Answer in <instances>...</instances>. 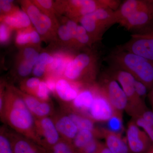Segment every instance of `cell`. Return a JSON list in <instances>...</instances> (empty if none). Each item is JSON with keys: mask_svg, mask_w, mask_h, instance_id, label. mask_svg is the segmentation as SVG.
Listing matches in <instances>:
<instances>
[{"mask_svg": "<svg viewBox=\"0 0 153 153\" xmlns=\"http://www.w3.org/2000/svg\"><path fill=\"white\" fill-rule=\"evenodd\" d=\"M107 129L110 131L116 133L121 134L123 129L122 116L115 114L106 122Z\"/></svg>", "mask_w": 153, "mask_h": 153, "instance_id": "cell-33", "label": "cell"}, {"mask_svg": "<svg viewBox=\"0 0 153 153\" xmlns=\"http://www.w3.org/2000/svg\"><path fill=\"white\" fill-rule=\"evenodd\" d=\"M122 49L148 60H153V27L131 35Z\"/></svg>", "mask_w": 153, "mask_h": 153, "instance_id": "cell-9", "label": "cell"}, {"mask_svg": "<svg viewBox=\"0 0 153 153\" xmlns=\"http://www.w3.org/2000/svg\"><path fill=\"white\" fill-rule=\"evenodd\" d=\"M9 135L14 153H47V150L43 147L20 134Z\"/></svg>", "mask_w": 153, "mask_h": 153, "instance_id": "cell-16", "label": "cell"}, {"mask_svg": "<svg viewBox=\"0 0 153 153\" xmlns=\"http://www.w3.org/2000/svg\"><path fill=\"white\" fill-rule=\"evenodd\" d=\"M35 65L27 59L19 56L17 59V72L19 77L28 76L33 72Z\"/></svg>", "mask_w": 153, "mask_h": 153, "instance_id": "cell-30", "label": "cell"}, {"mask_svg": "<svg viewBox=\"0 0 153 153\" xmlns=\"http://www.w3.org/2000/svg\"><path fill=\"white\" fill-rule=\"evenodd\" d=\"M41 36L33 27L17 31L16 43L17 46L25 47L39 46L41 43Z\"/></svg>", "mask_w": 153, "mask_h": 153, "instance_id": "cell-23", "label": "cell"}, {"mask_svg": "<svg viewBox=\"0 0 153 153\" xmlns=\"http://www.w3.org/2000/svg\"><path fill=\"white\" fill-rule=\"evenodd\" d=\"M98 153H113L109 149H108L105 144H103L102 147L101 149L100 150Z\"/></svg>", "mask_w": 153, "mask_h": 153, "instance_id": "cell-44", "label": "cell"}, {"mask_svg": "<svg viewBox=\"0 0 153 153\" xmlns=\"http://www.w3.org/2000/svg\"><path fill=\"white\" fill-rule=\"evenodd\" d=\"M12 30L7 25L1 23L0 25V42L1 44H5L10 40Z\"/></svg>", "mask_w": 153, "mask_h": 153, "instance_id": "cell-39", "label": "cell"}, {"mask_svg": "<svg viewBox=\"0 0 153 153\" xmlns=\"http://www.w3.org/2000/svg\"><path fill=\"white\" fill-rule=\"evenodd\" d=\"M74 122L78 130H88L97 133L101 135L100 129L96 127L95 122L88 117L71 110L67 114Z\"/></svg>", "mask_w": 153, "mask_h": 153, "instance_id": "cell-24", "label": "cell"}, {"mask_svg": "<svg viewBox=\"0 0 153 153\" xmlns=\"http://www.w3.org/2000/svg\"><path fill=\"white\" fill-rule=\"evenodd\" d=\"M147 96L152 107V111L153 112V87L148 92Z\"/></svg>", "mask_w": 153, "mask_h": 153, "instance_id": "cell-43", "label": "cell"}, {"mask_svg": "<svg viewBox=\"0 0 153 153\" xmlns=\"http://www.w3.org/2000/svg\"><path fill=\"white\" fill-rule=\"evenodd\" d=\"M41 81L40 78L36 77L25 79L21 82L20 90L25 93L36 97Z\"/></svg>", "mask_w": 153, "mask_h": 153, "instance_id": "cell-28", "label": "cell"}, {"mask_svg": "<svg viewBox=\"0 0 153 153\" xmlns=\"http://www.w3.org/2000/svg\"><path fill=\"white\" fill-rule=\"evenodd\" d=\"M107 71L119 83L125 94L128 100L126 111L132 118L139 116L147 107L136 92L134 77L126 71L112 67Z\"/></svg>", "mask_w": 153, "mask_h": 153, "instance_id": "cell-6", "label": "cell"}, {"mask_svg": "<svg viewBox=\"0 0 153 153\" xmlns=\"http://www.w3.org/2000/svg\"><path fill=\"white\" fill-rule=\"evenodd\" d=\"M54 60L53 55L47 52H42L39 55L36 65L33 68V74L38 78L44 77L47 74V68Z\"/></svg>", "mask_w": 153, "mask_h": 153, "instance_id": "cell-26", "label": "cell"}, {"mask_svg": "<svg viewBox=\"0 0 153 153\" xmlns=\"http://www.w3.org/2000/svg\"><path fill=\"white\" fill-rule=\"evenodd\" d=\"M126 141L132 153H146L152 143L144 131L131 120L128 124Z\"/></svg>", "mask_w": 153, "mask_h": 153, "instance_id": "cell-11", "label": "cell"}, {"mask_svg": "<svg viewBox=\"0 0 153 153\" xmlns=\"http://www.w3.org/2000/svg\"><path fill=\"white\" fill-rule=\"evenodd\" d=\"M57 79L52 76H47L44 77V81L46 82L50 92L55 93L56 83Z\"/></svg>", "mask_w": 153, "mask_h": 153, "instance_id": "cell-41", "label": "cell"}, {"mask_svg": "<svg viewBox=\"0 0 153 153\" xmlns=\"http://www.w3.org/2000/svg\"><path fill=\"white\" fill-rule=\"evenodd\" d=\"M48 152L49 153H77L72 143L62 138Z\"/></svg>", "mask_w": 153, "mask_h": 153, "instance_id": "cell-31", "label": "cell"}, {"mask_svg": "<svg viewBox=\"0 0 153 153\" xmlns=\"http://www.w3.org/2000/svg\"><path fill=\"white\" fill-rule=\"evenodd\" d=\"M0 112L1 117L15 131L41 146L36 131V118L13 86H8L5 91Z\"/></svg>", "mask_w": 153, "mask_h": 153, "instance_id": "cell-1", "label": "cell"}, {"mask_svg": "<svg viewBox=\"0 0 153 153\" xmlns=\"http://www.w3.org/2000/svg\"><path fill=\"white\" fill-rule=\"evenodd\" d=\"M110 67L128 72L147 88L153 87V60H148L122 49L120 47L108 57Z\"/></svg>", "mask_w": 153, "mask_h": 153, "instance_id": "cell-2", "label": "cell"}, {"mask_svg": "<svg viewBox=\"0 0 153 153\" xmlns=\"http://www.w3.org/2000/svg\"><path fill=\"white\" fill-rule=\"evenodd\" d=\"M52 119L61 138L72 142L79 130L71 118L66 114L55 116Z\"/></svg>", "mask_w": 153, "mask_h": 153, "instance_id": "cell-17", "label": "cell"}, {"mask_svg": "<svg viewBox=\"0 0 153 153\" xmlns=\"http://www.w3.org/2000/svg\"><path fill=\"white\" fill-rule=\"evenodd\" d=\"M103 144L98 139H95L77 153H98Z\"/></svg>", "mask_w": 153, "mask_h": 153, "instance_id": "cell-36", "label": "cell"}, {"mask_svg": "<svg viewBox=\"0 0 153 153\" xmlns=\"http://www.w3.org/2000/svg\"><path fill=\"white\" fill-rule=\"evenodd\" d=\"M138 116L141 117L153 127V112L152 110L146 108Z\"/></svg>", "mask_w": 153, "mask_h": 153, "instance_id": "cell-42", "label": "cell"}, {"mask_svg": "<svg viewBox=\"0 0 153 153\" xmlns=\"http://www.w3.org/2000/svg\"><path fill=\"white\" fill-rule=\"evenodd\" d=\"M96 85L95 82L82 88L76 98L71 102V110L88 117L95 97Z\"/></svg>", "mask_w": 153, "mask_h": 153, "instance_id": "cell-15", "label": "cell"}, {"mask_svg": "<svg viewBox=\"0 0 153 153\" xmlns=\"http://www.w3.org/2000/svg\"><path fill=\"white\" fill-rule=\"evenodd\" d=\"M1 23L7 25L11 30L17 31L33 27L27 14L19 8L9 15L1 16Z\"/></svg>", "mask_w": 153, "mask_h": 153, "instance_id": "cell-19", "label": "cell"}, {"mask_svg": "<svg viewBox=\"0 0 153 153\" xmlns=\"http://www.w3.org/2000/svg\"><path fill=\"white\" fill-rule=\"evenodd\" d=\"M150 0H126L121 3L115 11L117 24L140 10L149 4Z\"/></svg>", "mask_w": 153, "mask_h": 153, "instance_id": "cell-22", "label": "cell"}, {"mask_svg": "<svg viewBox=\"0 0 153 153\" xmlns=\"http://www.w3.org/2000/svg\"><path fill=\"white\" fill-rule=\"evenodd\" d=\"M21 5L22 10L28 15L33 27L42 39L50 40L57 36L58 27L57 20L41 12L32 1H21Z\"/></svg>", "mask_w": 153, "mask_h": 153, "instance_id": "cell-7", "label": "cell"}, {"mask_svg": "<svg viewBox=\"0 0 153 153\" xmlns=\"http://www.w3.org/2000/svg\"><path fill=\"white\" fill-rule=\"evenodd\" d=\"M80 25L89 34L94 43L100 41L105 33L111 26L117 24L115 11L109 8H101L82 17Z\"/></svg>", "mask_w": 153, "mask_h": 153, "instance_id": "cell-5", "label": "cell"}, {"mask_svg": "<svg viewBox=\"0 0 153 153\" xmlns=\"http://www.w3.org/2000/svg\"><path fill=\"white\" fill-rule=\"evenodd\" d=\"M0 153H14L10 136L2 129L0 135Z\"/></svg>", "mask_w": 153, "mask_h": 153, "instance_id": "cell-34", "label": "cell"}, {"mask_svg": "<svg viewBox=\"0 0 153 153\" xmlns=\"http://www.w3.org/2000/svg\"><path fill=\"white\" fill-rule=\"evenodd\" d=\"M121 2L119 0H70L55 2L57 13L65 14L68 19L79 22L84 16L101 8L115 11Z\"/></svg>", "mask_w": 153, "mask_h": 153, "instance_id": "cell-4", "label": "cell"}, {"mask_svg": "<svg viewBox=\"0 0 153 153\" xmlns=\"http://www.w3.org/2000/svg\"><path fill=\"white\" fill-rule=\"evenodd\" d=\"M13 1L12 0H1L0 10L1 16H6L12 13L18 8L14 5Z\"/></svg>", "mask_w": 153, "mask_h": 153, "instance_id": "cell-37", "label": "cell"}, {"mask_svg": "<svg viewBox=\"0 0 153 153\" xmlns=\"http://www.w3.org/2000/svg\"><path fill=\"white\" fill-rule=\"evenodd\" d=\"M57 34L63 43L74 48V42L71 32L65 24L58 26Z\"/></svg>", "mask_w": 153, "mask_h": 153, "instance_id": "cell-32", "label": "cell"}, {"mask_svg": "<svg viewBox=\"0 0 153 153\" xmlns=\"http://www.w3.org/2000/svg\"><path fill=\"white\" fill-rule=\"evenodd\" d=\"M146 153H153V145L149 149V150Z\"/></svg>", "mask_w": 153, "mask_h": 153, "instance_id": "cell-45", "label": "cell"}, {"mask_svg": "<svg viewBox=\"0 0 153 153\" xmlns=\"http://www.w3.org/2000/svg\"><path fill=\"white\" fill-rule=\"evenodd\" d=\"M132 120L136 124L147 134L150 139L152 145H153V127L147 122L146 121L141 117L137 116L132 118Z\"/></svg>", "mask_w": 153, "mask_h": 153, "instance_id": "cell-35", "label": "cell"}, {"mask_svg": "<svg viewBox=\"0 0 153 153\" xmlns=\"http://www.w3.org/2000/svg\"><path fill=\"white\" fill-rule=\"evenodd\" d=\"M94 43L89 34L85 28L81 25H78L76 33L75 49H80L91 47Z\"/></svg>", "mask_w": 153, "mask_h": 153, "instance_id": "cell-27", "label": "cell"}, {"mask_svg": "<svg viewBox=\"0 0 153 153\" xmlns=\"http://www.w3.org/2000/svg\"><path fill=\"white\" fill-rule=\"evenodd\" d=\"M97 83L116 114L123 115V112L127 107L128 100L123 89L117 81L106 71L102 74Z\"/></svg>", "mask_w": 153, "mask_h": 153, "instance_id": "cell-8", "label": "cell"}, {"mask_svg": "<svg viewBox=\"0 0 153 153\" xmlns=\"http://www.w3.org/2000/svg\"><path fill=\"white\" fill-rule=\"evenodd\" d=\"M128 31H142L153 25V0L149 4L119 23Z\"/></svg>", "mask_w": 153, "mask_h": 153, "instance_id": "cell-13", "label": "cell"}, {"mask_svg": "<svg viewBox=\"0 0 153 153\" xmlns=\"http://www.w3.org/2000/svg\"><path fill=\"white\" fill-rule=\"evenodd\" d=\"M99 68L97 53L88 50L74 55L66 67L63 78L82 85L93 84Z\"/></svg>", "mask_w": 153, "mask_h": 153, "instance_id": "cell-3", "label": "cell"}, {"mask_svg": "<svg viewBox=\"0 0 153 153\" xmlns=\"http://www.w3.org/2000/svg\"><path fill=\"white\" fill-rule=\"evenodd\" d=\"M35 126L41 146L49 150L60 140V134L53 121L49 117L36 118Z\"/></svg>", "mask_w": 153, "mask_h": 153, "instance_id": "cell-10", "label": "cell"}, {"mask_svg": "<svg viewBox=\"0 0 153 153\" xmlns=\"http://www.w3.org/2000/svg\"><path fill=\"white\" fill-rule=\"evenodd\" d=\"M14 89L23 99L27 107L35 118L49 117L53 113V108L49 102L41 100L40 99L23 92L20 89L13 86Z\"/></svg>", "mask_w": 153, "mask_h": 153, "instance_id": "cell-14", "label": "cell"}, {"mask_svg": "<svg viewBox=\"0 0 153 153\" xmlns=\"http://www.w3.org/2000/svg\"><path fill=\"white\" fill-rule=\"evenodd\" d=\"M135 88L136 92L140 97L145 101V98L148 95L149 90L147 88L143 82L135 79L134 83Z\"/></svg>", "mask_w": 153, "mask_h": 153, "instance_id": "cell-40", "label": "cell"}, {"mask_svg": "<svg viewBox=\"0 0 153 153\" xmlns=\"http://www.w3.org/2000/svg\"><path fill=\"white\" fill-rule=\"evenodd\" d=\"M50 91L44 80H41L38 87L36 97L44 101L49 102Z\"/></svg>", "mask_w": 153, "mask_h": 153, "instance_id": "cell-38", "label": "cell"}, {"mask_svg": "<svg viewBox=\"0 0 153 153\" xmlns=\"http://www.w3.org/2000/svg\"><path fill=\"white\" fill-rule=\"evenodd\" d=\"M100 130L102 137L105 140V145L113 153H131L127 141L121 134L113 132L106 128Z\"/></svg>", "mask_w": 153, "mask_h": 153, "instance_id": "cell-20", "label": "cell"}, {"mask_svg": "<svg viewBox=\"0 0 153 153\" xmlns=\"http://www.w3.org/2000/svg\"><path fill=\"white\" fill-rule=\"evenodd\" d=\"M74 56L71 54H66L63 52L55 53L53 55L54 61L47 67L46 76H52L57 79L62 78L61 76H63L68 63Z\"/></svg>", "mask_w": 153, "mask_h": 153, "instance_id": "cell-21", "label": "cell"}, {"mask_svg": "<svg viewBox=\"0 0 153 153\" xmlns=\"http://www.w3.org/2000/svg\"><path fill=\"white\" fill-rule=\"evenodd\" d=\"M32 1L41 12L56 20L55 2L51 0H33Z\"/></svg>", "mask_w": 153, "mask_h": 153, "instance_id": "cell-29", "label": "cell"}, {"mask_svg": "<svg viewBox=\"0 0 153 153\" xmlns=\"http://www.w3.org/2000/svg\"><path fill=\"white\" fill-rule=\"evenodd\" d=\"M115 114L114 110L97 82L95 97L88 117L95 122H106Z\"/></svg>", "mask_w": 153, "mask_h": 153, "instance_id": "cell-12", "label": "cell"}, {"mask_svg": "<svg viewBox=\"0 0 153 153\" xmlns=\"http://www.w3.org/2000/svg\"><path fill=\"white\" fill-rule=\"evenodd\" d=\"M100 137H101V135L97 133L82 130L79 131L71 143L77 153L93 140Z\"/></svg>", "mask_w": 153, "mask_h": 153, "instance_id": "cell-25", "label": "cell"}, {"mask_svg": "<svg viewBox=\"0 0 153 153\" xmlns=\"http://www.w3.org/2000/svg\"><path fill=\"white\" fill-rule=\"evenodd\" d=\"M83 86L62 77L57 80L55 93L62 101L71 102Z\"/></svg>", "mask_w": 153, "mask_h": 153, "instance_id": "cell-18", "label": "cell"}]
</instances>
